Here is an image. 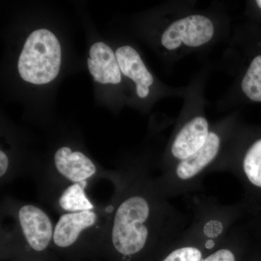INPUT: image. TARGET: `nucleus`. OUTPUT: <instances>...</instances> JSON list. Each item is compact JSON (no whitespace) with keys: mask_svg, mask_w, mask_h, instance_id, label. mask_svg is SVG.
<instances>
[{"mask_svg":"<svg viewBox=\"0 0 261 261\" xmlns=\"http://www.w3.org/2000/svg\"><path fill=\"white\" fill-rule=\"evenodd\" d=\"M242 89L250 100L261 102V54L252 60L242 81Z\"/></svg>","mask_w":261,"mask_h":261,"instance_id":"nucleus-13","label":"nucleus"},{"mask_svg":"<svg viewBox=\"0 0 261 261\" xmlns=\"http://www.w3.org/2000/svg\"><path fill=\"white\" fill-rule=\"evenodd\" d=\"M9 168V159L7 154L3 150L0 151V177L3 176L8 172Z\"/></svg>","mask_w":261,"mask_h":261,"instance_id":"nucleus-15","label":"nucleus"},{"mask_svg":"<svg viewBox=\"0 0 261 261\" xmlns=\"http://www.w3.org/2000/svg\"><path fill=\"white\" fill-rule=\"evenodd\" d=\"M250 234L245 222L237 225L217 248L202 261H238L237 247Z\"/></svg>","mask_w":261,"mask_h":261,"instance_id":"nucleus-11","label":"nucleus"},{"mask_svg":"<svg viewBox=\"0 0 261 261\" xmlns=\"http://www.w3.org/2000/svg\"><path fill=\"white\" fill-rule=\"evenodd\" d=\"M236 174L245 191L243 203L251 217L261 211V135L247 147Z\"/></svg>","mask_w":261,"mask_h":261,"instance_id":"nucleus-3","label":"nucleus"},{"mask_svg":"<svg viewBox=\"0 0 261 261\" xmlns=\"http://www.w3.org/2000/svg\"><path fill=\"white\" fill-rule=\"evenodd\" d=\"M17 219L29 246L37 252L44 251L53 241L55 230L47 213L38 206L27 204L19 208Z\"/></svg>","mask_w":261,"mask_h":261,"instance_id":"nucleus-5","label":"nucleus"},{"mask_svg":"<svg viewBox=\"0 0 261 261\" xmlns=\"http://www.w3.org/2000/svg\"><path fill=\"white\" fill-rule=\"evenodd\" d=\"M149 177H134L115 209L109 238L126 259L152 242L170 244L190 224Z\"/></svg>","mask_w":261,"mask_h":261,"instance_id":"nucleus-1","label":"nucleus"},{"mask_svg":"<svg viewBox=\"0 0 261 261\" xmlns=\"http://www.w3.org/2000/svg\"><path fill=\"white\" fill-rule=\"evenodd\" d=\"M116 56L122 73L133 80L136 85L149 87L153 84V77L134 48L130 46L118 48Z\"/></svg>","mask_w":261,"mask_h":261,"instance_id":"nucleus-10","label":"nucleus"},{"mask_svg":"<svg viewBox=\"0 0 261 261\" xmlns=\"http://www.w3.org/2000/svg\"><path fill=\"white\" fill-rule=\"evenodd\" d=\"M209 132L207 120L196 117L182 127L173 140L171 154L177 163L186 160L205 145Z\"/></svg>","mask_w":261,"mask_h":261,"instance_id":"nucleus-7","label":"nucleus"},{"mask_svg":"<svg viewBox=\"0 0 261 261\" xmlns=\"http://www.w3.org/2000/svg\"><path fill=\"white\" fill-rule=\"evenodd\" d=\"M98 221L99 216L95 211L65 213L55 226L53 243L60 248L73 246L82 235L95 226Z\"/></svg>","mask_w":261,"mask_h":261,"instance_id":"nucleus-6","label":"nucleus"},{"mask_svg":"<svg viewBox=\"0 0 261 261\" xmlns=\"http://www.w3.org/2000/svg\"><path fill=\"white\" fill-rule=\"evenodd\" d=\"M87 64L96 82L103 84L121 82V71L116 54L105 43L97 42L91 47Z\"/></svg>","mask_w":261,"mask_h":261,"instance_id":"nucleus-9","label":"nucleus"},{"mask_svg":"<svg viewBox=\"0 0 261 261\" xmlns=\"http://www.w3.org/2000/svg\"><path fill=\"white\" fill-rule=\"evenodd\" d=\"M137 93L139 97L141 98L147 97L149 93V87L144 85H137Z\"/></svg>","mask_w":261,"mask_h":261,"instance_id":"nucleus-16","label":"nucleus"},{"mask_svg":"<svg viewBox=\"0 0 261 261\" xmlns=\"http://www.w3.org/2000/svg\"><path fill=\"white\" fill-rule=\"evenodd\" d=\"M84 183L72 184L62 192L58 203L66 213L94 211V206L86 194Z\"/></svg>","mask_w":261,"mask_h":261,"instance_id":"nucleus-12","label":"nucleus"},{"mask_svg":"<svg viewBox=\"0 0 261 261\" xmlns=\"http://www.w3.org/2000/svg\"><path fill=\"white\" fill-rule=\"evenodd\" d=\"M214 27L210 19L200 15H193L176 20L171 24L161 38L163 47L172 50L181 45L197 47L212 39Z\"/></svg>","mask_w":261,"mask_h":261,"instance_id":"nucleus-4","label":"nucleus"},{"mask_svg":"<svg viewBox=\"0 0 261 261\" xmlns=\"http://www.w3.org/2000/svg\"><path fill=\"white\" fill-rule=\"evenodd\" d=\"M61 64V44L53 33L47 29L32 32L19 57L18 68L21 78L39 85L49 83L59 73Z\"/></svg>","mask_w":261,"mask_h":261,"instance_id":"nucleus-2","label":"nucleus"},{"mask_svg":"<svg viewBox=\"0 0 261 261\" xmlns=\"http://www.w3.org/2000/svg\"><path fill=\"white\" fill-rule=\"evenodd\" d=\"M247 219L248 220L245 221V224L251 233L252 238L261 239V211Z\"/></svg>","mask_w":261,"mask_h":261,"instance_id":"nucleus-14","label":"nucleus"},{"mask_svg":"<svg viewBox=\"0 0 261 261\" xmlns=\"http://www.w3.org/2000/svg\"><path fill=\"white\" fill-rule=\"evenodd\" d=\"M55 166L58 172L67 180L75 183H84L97 172V168L86 154L73 151L68 147L58 149L55 154Z\"/></svg>","mask_w":261,"mask_h":261,"instance_id":"nucleus-8","label":"nucleus"}]
</instances>
